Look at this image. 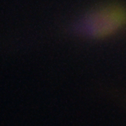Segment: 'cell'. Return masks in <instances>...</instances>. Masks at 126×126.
<instances>
[{"mask_svg": "<svg viewBox=\"0 0 126 126\" xmlns=\"http://www.w3.org/2000/svg\"><path fill=\"white\" fill-rule=\"evenodd\" d=\"M126 30V5L106 1L87 8L68 26L67 32L87 40L112 38Z\"/></svg>", "mask_w": 126, "mask_h": 126, "instance_id": "obj_1", "label": "cell"}]
</instances>
